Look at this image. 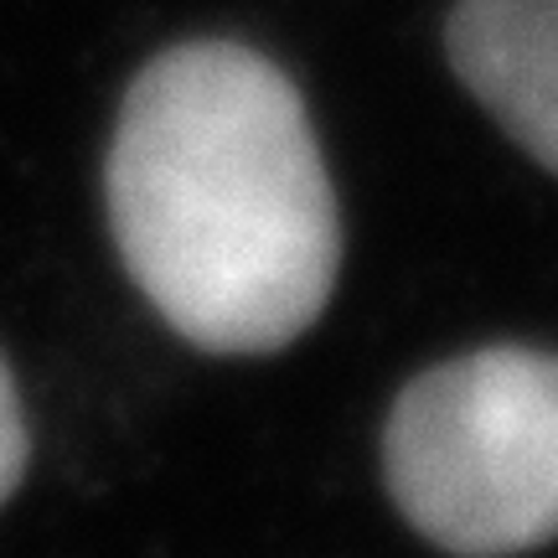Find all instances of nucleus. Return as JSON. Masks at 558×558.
<instances>
[{"mask_svg":"<svg viewBox=\"0 0 558 558\" xmlns=\"http://www.w3.org/2000/svg\"><path fill=\"white\" fill-rule=\"evenodd\" d=\"M21 471H26V414H21L16 399V378L0 362V507L16 492Z\"/></svg>","mask_w":558,"mask_h":558,"instance_id":"4","label":"nucleus"},{"mask_svg":"<svg viewBox=\"0 0 558 558\" xmlns=\"http://www.w3.org/2000/svg\"><path fill=\"white\" fill-rule=\"evenodd\" d=\"M104 192L140 295L202 352H279L337 290V197L311 114L239 41L171 47L130 83Z\"/></svg>","mask_w":558,"mask_h":558,"instance_id":"1","label":"nucleus"},{"mask_svg":"<svg viewBox=\"0 0 558 558\" xmlns=\"http://www.w3.org/2000/svg\"><path fill=\"white\" fill-rule=\"evenodd\" d=\"M383 476L403 522L456 558H512L558 538V357L481 347L399 393Z\"/></svg>","mask_w":558,"mask_h":558,"instance_id":"2","label":"nucleus"},{"mask_svg":"<svg viewBox=\"0 0 558 558\" xmlns=\"http://www.w3.org/2000/svg\"><path fill=\"white\" fill-rule=\"evenodd\" d=\"M445 47L481 109L558 177V0H460Z\"/></svg>","mask_w":558,"mask_h":558,"instance_id":"3","label":"nucleus"}]
</instances>
